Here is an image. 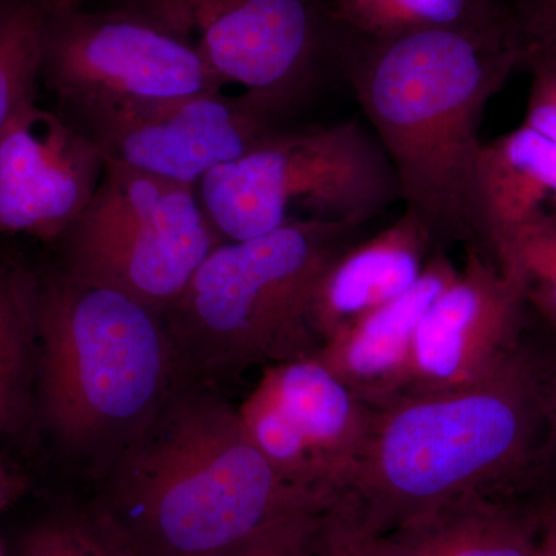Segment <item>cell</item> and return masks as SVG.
Instances as JSON below:
<instances>
[{"label":"cell","mask_w":556,"mask_h":556,"mask_svg":"<svg viewBox=\"0 0 556 556\" xmlns=\"http://www.w3.org/2000/svg\"><path fill=\"white\" fill-rule=\"evenodd\" d=\"M329 51L434 251L463 243L500 266L482 204L479 130L486 104L525 67L511 33L362 40L329 30Z\"/></svg>","instance_id":"6da1fadb"},{"label":"cell","mask_w":556,"mask_h":556,"mask_svg":"<svg viewBox=\"0 0 556 556\" xmlns=\"http://www.w3.org/2000/svg\"><path fill=\"white\" fill-rule=\"evenodd\" d=\"M540 338H519L475 378L399 402L369 424L338 486L339 514L379 532L468 497L527 500L544 444Z\"/></svg>","instance_id":"7a4b0ae2"},{"label":"cell","mask_w":556,"mask_h":556,"mask_svg":"<svg viewBox=\"0 0 556 556\" xmlns=\"http://www.w3.org/2000/svg\"><path fill=\"white\" fill-rule=\"evenodd\" d=\"M329 507L278 473L239 412L181 394L123 450L100 515L139 556H222Z\"/></svg>","instance_id":"3957f363"},{"label":"cell","mask_w":556,"mask_h":556,"mask_svg":"<svg viewBox=\"0 0 556 556\" xmlns=\"http://www.w3.org/2000/svg\"><path fill=\"white\" fill-rule=\"evenodd\" d=\"M40 405L78 452L129 445L169 394L174 351L161 314L60 269L33 278Z\"/></svg>","instance_id":"277c9868"},{"label":"cell","mask_w":556,"mask_h":556,"mask_svg":"<svg viewBox=\"0 0 556 556\" xmlns=\"http://www.w3.org/2000/svg\"><path fill=\"white\" fill-rule=\"evenodd\" d=\"M358 229L299 222L255 239L223 241L161 313L175 361L208 375L294 354L317 332L321 280Z\"/></svg>","instance_id":"5b68a950"},{"label":"cell","mask_w":556,"mask_h":556,"mask_svg":"<svg viewBox=\"0 0 556 556\" xmlns=\"http://www.w3.org/2000/svg\"><path fill=\"white\" fill-rule=\"evenodd\" d=\"M197 193L226 241L299 222L364 226L401 200L375 131L357 121L278 131L206 175Z\"/></svg>","instance_id":"8992f818"},{"label":"cell","mask_w":556,"mask_h":556,"mask_svg":"<svg viewBox=\"0 0 556 556\" xmlns=\"http://www.w3.org/2000/svg\"><path fill=\"white\" fill-rule=\"evenodd\" d=\"M223 241L195 188L104 160L93 195L61 237V269L161 314Z\"/></svg>","instance_id":"52a82bcc"},{"label":"cell","mask_w":556,"mask_h":556,"mask_svg":"<svg viewBox=\"0 0 556 556\" xmlns=\"http://www.w3.org/2000/svg\"><path fill=\"white\" fill-rule=\"evenodd\" d=\"M159 22L193 47L225 86L281 123L316 98L328 73L325 0H102Z\"/></svg>","instance_id":"ba28073f"},{"label":"cell","mask_w":556,"mask_h":556,"mask_svg":"<svg viewBox=\"0 0 556 556\" xmlns=\"http://www.w3.org/2000/svg\"><path fill=\"white\" fill-rule=\"evenodd\" d=\"M40 79L67 115L226 87L186 40L137 11L112 5L49 14Z\"/></svg>","instance_id":"9c48e42d"},{"label":"cell","mask_w":556,"mask_h":556,"mask_svg":"<svg viewBox=\"0 0 556 556\" xmlns=\"http://www.w3.org/2000/svg\"><path fill=\"white\" fill-rule=\"evenodd\" d=\"M64 115L105 161L195 189L211 172L291 127L225 90Z\"/></svg>","instance_id":"30bf717a"},{"label":"cell","mask_w":556,"mask_h":556,"mask_svg":"<svg viewBox=\"0 0 556 556\" xmlns=\"http://www.w3.org/2000/svg\"><path fill=\"white\" fill-rule=\"evenodd\" d=\"M102 170L100 150L61 110L22 109L0 134V233L60 241Z\"/></svg>","instance_id":"8fae6325"},{"label":"cell","mask_w":556,"mask_h":556,"mask_svg":"<svg viewBox=\"0 0 556 556\" xmlns=\"http://www.w3.org/2000/svg\"><path fill=\"white\" fill-rule=\"evenodd\" d=\"M525 311L518 281L478 252H468L466 269L420 317L408 371L431 390L475 378L519 338Z\"/></svg>","instance_id":"7c38bea8"},{"label":"cell","mask_w":556,"mask_h":556,"mask_svg":"<svg viewBox=\"0 0 556 556\" xmlns=\"http://www.w3.org/2000/svg\"><path fill=\"white\" fill-rule=\"evenodd\" d=\"M346 556H538L536 511L519 497H468L379 532L338 521Z\"/></svg>","instance_id":"4fadbf2b"},{"label":"cell","mask_w":556,"mask_h":556,"mask_svg":"<svg viewBox=\"0 0 556 556\" xmlns=\"http://www.w3.org/2000/svg\"><path fill=\"white\" fill-rule=\"evenodd\" d=\"M434 251L427 229L404 211L379 236L350 247L325 274L314 306L317 332L329 339L415 287Z\"/></svg>","instance_id":"5bb4252c"},{"label":"cell","mask_w":556,"mask_h":556,"mask_svg":"<svg viewBox=\"0 0 556 556\" xmlns=\"http://www.w3.org/2000/svg\"><path fill=\"white\" fill-rule=\"evenodd\" d=\"M481 193L497 265L525 230L556 223V142L521 124L481 156Z\"/></svg>","instance_id":"9a60e30c"},{"label":"cell","mask_w":556,"mask_h":556,"mask_svg":"<svg viewBox=\"0 0 556 556\" xmlns=\"http://www.w3.org/2000/svg\"><path fill=\"white\" fill-rule=\"evenodd\" d=\"M263 382L287 413L336 493L364 447L369 424L358 422L353 390L320 358H291L269 369Z\"/></svg>","instance_id":"2e32d148"},{"label":"cell","mask_w":556,"mask_h":556,"mask_svg":"<svg viewBox=\"0 0 556 556\" xmlns=\"http://www.w3.org/2000/svg\"><path fill=\"white\" fill-rule=\"evenodd\" d=\"M456 274L444 252L434 251L415 287L329 338L320 361L353 391L396 382L409 367L420 317Z\"/></svg>","instance_id":"e0dca14e"},{"label":"cell","mask_w":556,"mask_h":556,"mask_svg":"<svg viewBox=\"0 0 556 556\" xmlns=\"http://www.w3.org/2000/svg\"><path fill=\"white\" fill-rule=\"evenodd\" d=\"M329 30L386 40L415 33L510 31L501 0H325Z\"/></svg>","instance_id":"ac0fdd59"},{"label":"cell","mask_w":556,"mask_h":556,"mask_svg":"<svg viewBox=\"0 0 556 556\" xmlns=\"http://www.w3.org/2000/svg\"><path fill=\"white\" fill-rule=\"evenodd\" d=\"M36 371L33 277L0 270V438L24 420Z\"/></svg>","instance_id":"d6986e66"},{"label":"cell","mask_w":556,"mask_h":556,"mask_svg":"<svg viewBox=\"0 0 556 556\" xmlns=\"http://www.w3.org/2000/svg\"><path fill=\"white\" fill-rule=\"evenodd\" d=\"M47 22L42 0H0V134L36 102Z\"/></svg>","instance_id":"ffe728a7"},{"label":"cell","mask_w":556,"mask_h":556,"mask_svg":"<svg viewBox=\"0 0 556 556\" xmlns=\"http://www.w3.org/2000/svg\"><path fill=\"white\" fill-rule=\"evenodd\" d=\"M16 556H139L101 517L53 515L33 526Z\"/></svg>","instance_id":"44dd1931"},{"label":"cell","mask_w":556,"mask_h":556,"mask_svg":"<svg viewBox=\"0 0 556 556\" xmlns=\"http://www.w3.org/2000/svg\"><path fill=\"white\" fill-rule=\"evenodd\" d=\"M328 511L288 519L222 556H346Z\"/></svg>","instance_id":"7402d4cb"},{"label":"cell","mask_w":556,"mask_h":556,"mask_svg":"<svg viewBox=\"0 0 556 556\" xmlns=\"http://www.w3.org/2000/svg\"><path fill=\"white\" fill-rule=\"evenodd\" d=\"M511 36L533 62H556V0H501Z\"/></svg>","instance_id":"603a6c76"},{"label":"cell","mask_w":556,"mask_h":556,"mask_svg":"<svg viewBox=\"0 0 556 556\" xmlns=\"http://www.w3.org/2000/svg\"><path fill=\"white\" fill-rule=\"evenodd\" d=\"M543 353L544 444L529 501L533 504L556 501V331L540 338Z\"/></svg>","instance_id":"cb8c5ba5"},{"label":"cell","mask_w":556,"mask_h":556,"mask_svg":"<svg viewBox=\"0 0 556 556\" xmlns=\"http://www.w3.org/2000/svg\"><path fill=\"white\" fill-rule=\"evenodd\" d=\"M526 126L556 142V62H533Z\"/></svg>","instance_id":"d4e9b609"},{"label":"cell","mask_w":556,"mask_h":556,"mask_svg":"<svg viewBox=\"0 0 556 556\" xmlns=\"http://www.w3.org/2000/svg\"><path fill=\"white\" fill-rule=\"evenodd\" d=\"M24 478L0 457V515L24 493Z\"/></svg>","instance_id":"484cf974"},{"label":"cell","mask_w":556,"mask_h":556,"mask_svg":"<svg viewBox=\"0 0 556 556\" xmlns=\"http://www.w3.org/2000/svg\"><path fill=\"white\" fill-rule=\"evenodd\" d=\"M538 519H540L541 533L556 546V501L533 504Z\"/></svg>","instance_id":"4316f807"},{"label":"cell","mask_w":556,"mask_h":556,"mask_svg":"<svg viewBox=\"0 0 556 556\" xmlns=\"http://www.w3.org/2000/svg\"><path fill=\"white\" fill-rule=\"evenodd\" d=\"M49 14L65 13V11L86 9L100 3L102 0H42Z\"/></svg>","instance_id":"83f0119b"},{"label":"cell","mask_w":556,"mask_h":556,"mask_svg":"<svg viewBox=\"0 0 556 556\" xmlns=\"http://www.w3.org/2000/svg\"><path fill=\"white\" fill-rule=\"evenodd\" d=\"M538 556H556L555 544H552L543 533H541V544L540 551H538Z\"/></svg>","instance_id":"f1b7e54d"}]
</instances>
